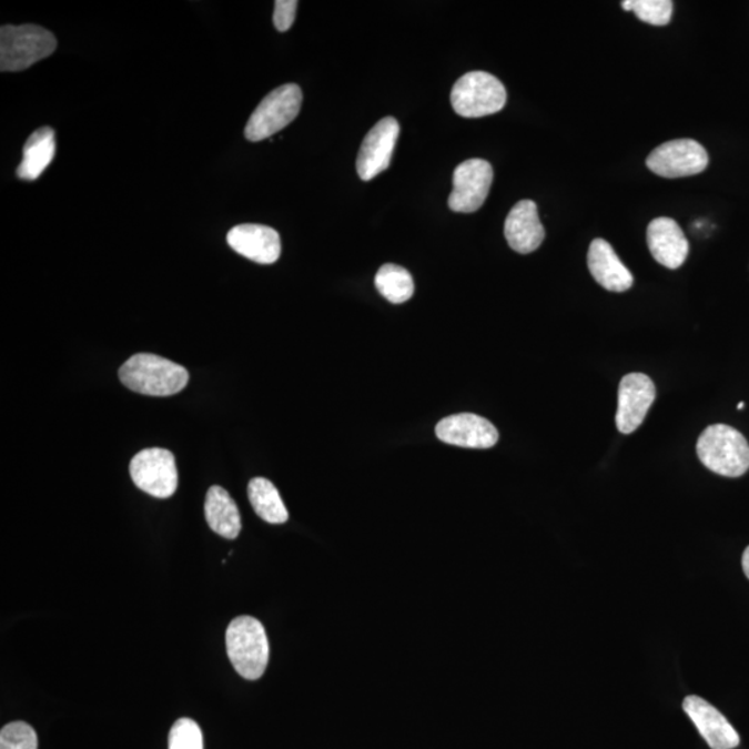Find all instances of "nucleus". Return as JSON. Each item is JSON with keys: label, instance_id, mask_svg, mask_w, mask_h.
<instances>
[{"label": "nucleus", "instance_id": "1", "mask_svg": "<svg viewBox=\"0 0 749 749\" xmlns=\"http://www.w3.org/2000/svg\"><path fill=\"white\" fill-rule=\"evenodd\" d=\"M119 375L122 385L130 391L153 397L180 393L189 382L188 371L182 365L148 353L132 355L122 364Z\"/></svg>", "mask_w": 749, "mask_h": 749}, {"label": "nucleus", "instance_id": "20", "mask_svg": "<svg viewBox=\"0 0 749 749\" xmlns=\"http://www.w3.org/2000/svg\"><path fill=\"white\" fill-rule=\"evenodd\" d=\"M247 493L250 504L261 519L272 525H281L287 522L289 514L281 494L269 479L254 477L249 483Z\"/></svg>", "mask_w": 749, "mask_h": 749}, {"label": "nucleus", "instance_id": "5", "mask_svg": "<svg viewBox=\"0 0 749 749\" xmlns=\"http://www.w3.org/2000/svg\"><path fill=\"white\" fill-rule=\"evenodd\" d=\"M452 104L455 113L465 119L498 113L507 103V91L498 78L485 71H470L454 83Z\"/></svg>", "mask_w": 749, "mask_h": 749}, {"label": "nucleus", "instance_id": "4", "mask_svg": "<svg viewBox=\"0 0 749 749\" xmlns=\"http://www.w3.org/2000/svg\"><path fill=\"white\" fill-rule=\"evenodd\" d=\"M58 41L52 32L33 24L3 26L0 30V70L22 71L53 54Z\"/></svg>", "mask_w": 749, "mask_h": 749}, {"label": "nucleus", "instance_id": "25", "mask_svg": "<svg viewBox=\"0 0 749 749\" xmlns=\"http://www.w3.org/2000/svg\"><path fill=\"white\" fill-rule=\"evenodd\" d=\"M297 4L296 0H276L274 24L277 31L285 32L293 26Z\"/></svg>", "mask_w": 749, "mask_h": 749}, {"label": "nucleus", "instance_id": "15", "mask_svg": "<svg viewBox=\"0 0 749 749\" xmlns=\"http://www.w3.org/2000/svg\"><path fill=\"white\" fill-rule=\"evenodd\" d=\"M647 243L652 257L669 270H677L685 264L690 249L685 232L668 216L649 222Z\"/></svg>", "mask_w": 749, "mask_h": 749}, {"label": "nucleus", "instance_id": "14", "mask_svg": "<svg viewBox=\"0 0 749 749\" xmlns=\"http://www.w3.org/2000/svg\"><path fill=\"white\" fill-rule=\"evenodd\" d=\"M226 242L237 254L259 264H274L281 255L280 233L270 226L243 224L232 227Z\"/></svg>", "mask_w": 749, "mask_h": 749}, {"label": "nucleus", "instance_id": "13", "mask_svg": "<svg viewBox=\"0 0 749 749\" xmlns=\"http://www.w3.org/2000/svg\"><path fill=\"white\" fill-rule=\"evenodd\" d=\"M682 709L696 725L699 735L712 749H735L740 746V736L718 709L701 697L690 696Z\"/></svg>", "mask_w": 749, "mask_h": 749}, {"label": "nucleus", "instance_id": "21", "mask_svg": "<svg viewBox=\"0 0 749 749\" xmlns=\"http://www.w3.org/2000/svg\"><path fill=\"white\" fill-rule=\"evenodd\" d=\"M375 286L383 297L393 304L408 302L414 294V280L409 272L396 264L381 266L375 276Z\"/></svg>", "mask_w": 749, "mask_h": 749}, {"label": "nucleus", "instance_id": "7", "mask_svg": "<svg viewBox=\"0 0 749 749\" xmlns=\"http://www.w3.org/2000/svg\"><path fill=\"white\" fill-rule=\"evenodd\" d=\"M133 483L155 498H169L176 492L178 470L174 454L164 448H146L132 458Z\"/></svg>", "mask_w": 749, "mask_h": 749}, {"label": "nucleus", "instance_id": "10", "mask_svg": "<svg viewBox=\"0 0 749 749\" xmlns=\"http://www.w3.org/2000/svg\"><path fill=\"white\" fill-rule=\"evenodd\" d=\"M657 397L651 377L632 372L620 381L616 426L620 433L630 435L642 425Z\"/></svg>", "mask_w": 749, "mask_h": 749}, {"label": "nucleus", "instance_id": "6", "mask_svg": "<svg viewBox=\"0 0 749 749\" xmlns=\"http://www.w3.org/2000/svg\"><path fill=\"white\" fill-rule=\"evenodd\" d=\"M303 92L296 83H286L266 94L263 102L250 115L244 136L250 142H260L275 135L291 124L302 109Z\"/></svg>", "mask_w": 749, "mask_h": 749}, {"label": "nucleus", "instance_id": "27", "mask_svg": "<svg viewBox=\"0 0 749 749\" xmlns=\"http://www.w3.org/2000/svg\"><path fill=\"white\" fill-rule=\"evenodd\" d=\"M743 407H746V404H743V403H740V404L737 405V409H743Z\"/></svg>", "mask_w": 749, "mask_h": 749}, {"label": "nucleus", "instance_id": "26", "mask_svg": "<svg viewBox=\"0 0 749 749\" xmlns=\"http://www.w3.org/2000/svg\"><path fill=\"white\" fill-rule=\"evenodd\" d=\"M742 569L746 571V575L749 579V547H747L742 555Z\"/></svg>", "mask_w": 749, "mask_h": 749}, {"label": "nucleus", "instance_id": "22", "mask_svg": "<svg viewBox=\"0 0 749 749\" xmlns=\"http://www.w3.org/2000/svg\"><path fill=\"white\" fill-rule=\"evenodd\" d=\"M621 8L635 11L638 19L655 27L668 26L674 14V2L670 0H625Z\"/></svg>", "mask_w": 749, "mask_h": 749}, {"label": "nucleus", "instance_id": "8", "mask_svg": "<svg viewBox=\"0 0 749 749\" xmlns=\"http://www.w3.org/2000/svg\"><path fill=\"white\" fill-rule=\"evenodd\" d=\"M708 164L707 150L692 139H675L660 144L647 159L648 169L664 178L697 175L707 169Z\"/></svg>", "mask_w": 749, "mask_h": 749}, {"label": "nucleus", "instance_id": "18", "mask_svg": "<svg viewBox=\"0 0 749 749\" xmlns=\"http://www.w3.org/2000/svg\"><path fill=\"white\" fill-rule=\"evenodd\" d=\"M205 520L210 529L224 538H236L242 529L241 514L230 493L221 486L209 488L204 503Z\"/></svg>", "mask_w": 749, "mask_h": 749}, {"label": "nucleus", "instance_id": "16", "mask_svg": "<svg viewBox=\"0 0 749 749\" xmlns=\"http://www.w3.org/2000/svg\"><path fill=\"white\" fill-rule=\"evenodd\" d=\"M505 239L516 253L529 254L541 246L543 224L538 216L537 205L532 200H522L509 211L504 225Z\"/></svg>", "mask_w": 749, "mask_h": 749}, {"label": "nucleus", "instance_id": "9", "mask_svg": "<svg viewBox=\"0 0 749 749\" xmlns=\"http://www.w3.org/2000/svg\"><path fill=\"white\" fill-rule=\"evenodd\" d=\"M493 176V166L486 160L470 159L460 163L454 171L449 210L465 214L479 210L490 192Z\"/></svg>", "mask_w": 749, "mask_h": 749}, {"label": "nucleus", "instance_id": "17", "mask_svg": "<svg viewBox=\"0 0 749 749\" xmlns=\"http://www.w3.org/2000/svg\"><path fill=\"white\" fill-rule=\"evenodd\" d=\"M587 264L594 280L609 292L621 293L629 291L632 286L635 280H632L631 272L604 239H594L591 242Z\"/></svg>", "mask_w": 749, "mask_h": 749}, {"label": "nucleus", "instance_id": "2", "mask_svg": "<svg viewBox=\"0 0 749 749\" xmlns=\"http://www.w3.org/2000/svg\"><path fill=\"white\" fill-rule=\"evenodd\" d=\"M226 651L243 679H260L270 659L269 638L261 621L252 616L233 619L226 629Z\"/></svg>", "mask_w": 749, "mask_h": 749}, {"label": "nucleus", "instance_id": "19", "mask_svg": "<svg viewBox=\"0 0 749 749\" xmlns=\"http://www.w3.org/2000/svg\"><path fill=\"white\" fill-rule=\"evenodd\" d=\"M55 142L52 128H39L27 139L17 176L22 181H36L54 158Z\"/></svg>", "mask_w": 749, "mask_h": 749}, {"label": "nucleus", "instance_id": "24", "mask_svg": "<svg viewBox=\"0 0 749 749\" xmlns=\"http://www.w3.org/2000/svg\"><path fill=\"white\" fill-rule=\"evenodd\" d=\"M0 749H38L36 730L24 721H13L0 731Z\"/></svg>", "mask_w": 749, "mask_h": 749}, {"label": "nucleus", "instance_id": "12", "mask_svg": "<svg viewBox=\"0 0 749 749\" xmlns=\"http://www.w3.org/2000/svg\"><path fill=\"white\" fill-rule=\"evenodd\" d=\"M436 436L443 443L464 448H492L498 442L496 426L475 414L447 416L438 422Z\"/></svg>", "mask_w": 749, "mask_h": 749}, {"label": "nucleus", "instance_id": "11", "mask_svg": "<svg viewBox=\"0 0 749 749\" xmlns=\"http://www.w3.org/2000/svg\"><path fill=\"white\" fill-rule=\"evenodd\" d=\"M399 125L393 117H385L372 130L361 144L357 158V172L363 181L374 180L391 165L396 148Z\"/></svg>", "mask_w": 749, "mask_h": 749}, {"label": "nucleus", "instance_id": "3", "mask_svg": "<svg viewBox=\"0 0 749 749\" xmlns=\"http://www.w3.org/2000/svg\"><path fill=\"white\" fill-rule=\"evenodd\" d=\"M701 463L715 474L740 477L749 469V444L735 427L708 426L697 442Z\"/></svg>", "mask_w": 749, "mask_h": 749}, {"label": "nucleus", "instance_id": "23", "mask_svg": "<svg viewBox=\"0 0 749 749\" xmlns=\"http://www.w3.org/2000/svg\"><path fill=\"white\" fill-rule=\"evenodd\" d=\"M169 749H204L203 735L196 721L182 718L172 726Z\"/></svg>", "mask_w": 749, "mask_h": 749}]
</instances>
